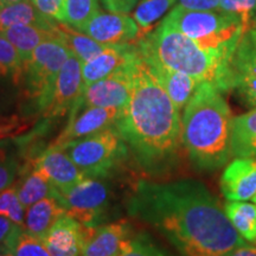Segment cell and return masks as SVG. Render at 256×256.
I'll use <instances>...</instances> for the list:
<instances>
[{
	"instance_id": "obj_35",
	"label": "cell",
	"mask_w": 256,
	"mask_h": 256,
	"mask_svg": "<svg viewBox=\"0 0 256 256\" xmlns=\"http://www.w3.org/2000/svg\"><path fill=\"white\" fill-rule=\"evenodd\" d=\"M31 121L28 118L0 116V142L8 138L20 136L31 128Z\"/></svg>"
},
{
	"instance_id": "obj_38",
	"label": "cell",
	"mask_w": 256,
	"mask_h": 256,
	"mask_svg": "<svg viewBox=\"0 0 256 256\" xmlns=\"http://www.w3.org/2000/svg\"><path fill=\"white\" fill-rule=\"evenodd\" d=\"M22 229L23 226L12 222L8 217L0 216V246L8 244L10 240Z\"/></svg>"
},
{
	"instance_id": "obj_20",
	"label": "cell",
	"mask_w": 256,
	"mask_h": 256,
	"mask_svg": "<svg viewBox=\"0 0 256 256\" xmlns=\"http://www.w3.org/2000/svg\"><path fill=\"white\" fill-rule=\"evenodd\" d=\"M66 209L60 200V196L44 198L28 206L25 212L23 228L25 232L43 241Z\"/></svg>"
},
{
	"instance_id": "obj_15",
	"label": "cell",
	"mask_w": 256,
	"mask_h": 256,
	"mask_svg": "<svg viewBox=\"0 0 256 256\" xmlns=\"http://www.w3.org/2000/svg\"><path fill=\"white\" fill-rule=\"evenodd\" d=\"M139 55L136 40L122 44H110L102 52L82 64V78L84 87L110 76L116 70L130 63Z\"/></svg>"
},
{
	"instance_id": "obj_3",
	"label": "cell",
	"mask_w": 256,
	"mask_h": 256,
	"mask_svg": "<svg viewBox=\"0 0 256 256\" xmlns=\"http://www.w3.org/2000/svg\"><path fill=\"white\" fill-rule=\"evenodd\" d=\"M232 120L223 92L214 83L200 82L182 119V140L194 168L215 171L229 162Z\"/></svg>"
},
{
	"instance_id": "obj_21",
	"label": "cell",
	"mask_w": 256,
	"mask_h": 256,
	"mask_svg": "<svg viewBox=\"0 0 256 256\" xmlns=\"http://www.w3.org/2000/svg\"><path fill=\"white\" fill-rule=\"evenodd\" d=\"M147 64L162 87L168 92L177 110L179 112L184 110L200 82L186 74L168 69L159 64L148 62Z\"/></svg>"
},
{
	"instance_id": "obj_26",
	"label": "cell",
	"mask_w": 256,
	"mask_h": 256,
	"mask_svg": "<svg viewBox=\"0 0 256 256\" xmlns=\"http://www.w3.org/2000/svg\"><path fill=\"white\" fill-rule=\"evenodd\" d=\"M224 210L241 238L249 244L256 246V204L229 202Z\"/></svg>"
},
{
	"instance_id": "obj_27",
	"label": "cell",
	"mask_w": 256,
	"mask_h": 256,
	"mask_svg": "<svg viewBox=\"0 0 256 256\" xmlns=\"http://www.w3.org/2000/svg\"><path fill=\"white\" fill-rule=\"evenodd\" d=\"M177 0H142L133 12V19L139 28L136 40H140L152 30L154 24L174 5Z\"/></svg>"
},
{
	"instance_id": "obj_28",
	"label": "cell",
	"mask_w": 256,
	"mask_h": 256,
	"mask_svg": "<svg viewBox=\"0 0 256 256\" xmlns=\"http://www.w3.org/2000/svg\"><path fill=\"white\" fill-rule=\"evenodd\" d=\"M24 63L14 44L0 34V78H11L18 84L23 81Z\"/></svg>"
},
{
	"instance_id": "obj_6",
	"label": "cell",
	"mask_w": 256,
	"mask_h": 256,
	"mask_svg": "<svg viewBox=\"0 0 256 256\" xmlns=\"http://www.w3.org/2000/svg\"><path fill=\"white\" fill-rule=\"evenodd\" d=\"M60 147L88 178L110 176L130 153L127 144L115 127Z\"/></svg>"
},
{
	"instance_id": "obj_13",
	"label": "cell",
	"mask_w": 256,
	"mask_h": 256,
	"mask_svg": "<svg viewBox=\"0 0 256 256\" xmlns=\"http://www.w3.org/2000/svg\"><path fill=\"white\" fill-rule=\"evenodd\" d=\"M78 30L106 46L130 43L136 40L139 34V28L133 17L126 14H104L101 11Z\"/></svg>"
},
{
	"instance_id": "obj_18",
	"label": "cell",
	"mask_w": 256,
	"mask_h": 256,
	"mask_svg": "<svg viewBox=\"0 0 256 256\" xmlns=\"http://www.w3.org/2000/svg\"><path fill=\"white\" fill-rule=\"evenodd\" d=\"M88 228L68 214L57 220L43 240L51 256H81Z\"/></svg>"
},
{
	"instance_id": "obj_7",
	"label": "cell",
	"mask_w": 256,
	"mask_h": 256,
	"mask_svg": "<svg viewBox=\"0 0 256 256\" xmlns=\"http://www.w3.org/2000/svg\"><path fill=\"white\" fill-rule=\"evenodd\" d=\"M72 55L60 40H50L36 48L25 64V95L40 114L46 107L60 70Z\"/></svg>"
},
{
	"instance_id": "obj_39",
	"label": "cell",
	"mask_w": 256,
	"mask_h": 256,
	"mask_svg": "<svg viewBox=\"0 0 256 256\" xmlns=\"http://www.w3.org/2000/svg\"><path fill=\"white\" fill-rule=\"evenodd\" d=\"M102 4L114 14H128L136 8L139 0H101Z\"/></svg>"
},
{
	"instance_id": "obj_37",
	"label": "cell",
	"mask_w": 256,
	"mask_h": 256,
	"mask_svg": "<svg viewBox=\"0 0 256 256\" xmlns=\"http://www.w3.org/2000/svg\"><path fill=\"white\" fill-rule=\"evenodd\" d=\"M179 6L191 11H220V0H178Z\"/></svg>"
},
{
	"instance_id": "obj_36",
	"label": "cell",
	"mask_w": 256,
	"mask_h": 256,
	"mask_svg": "<svg viewBox=\"0 0 256 256\" xmlns=\"http://www.w3.org/2000/svg\"><path fill=\"white\" fill-rule=\"evenodd\" d=\"M42 14L56 22H62L64 0H31Z\"/></svg>"
},
{
	"instance_id": "obj_22",
	"label": "cell",
	"mask_w": 256,
	"mask_h": 256,
	"mask_svg": "<svg viewBox=\"0 0 256 256\" xmlns=\"http://www.w3.org/2000/svg\"><path fill=\"white\" fill-rule=\"evenodd\" d=\"M14 44L22 57L24 66L28 62L36 48L44 42L60 40L56 25L54 28H44L40 25H17L0 32Z\"/></svg>"
},
{
	"instance_id": "obj_2",
	"label": "cell",
	"mask_w": 256,
	"mask_h": 256,
	"mask_svg": "<svg viewBox=\"0 0 256 256\" xmlns=\"http://www.w3.org/2000/svg\"><path fill=\"white\" fill-rule=\"evenodd\" d=\"M115 128L146 174L159 176L177 164L180 115L142 54L134 64L132 95Z\"/></svg>"
},
{
	"instance_id": "obj_5",
	"label": "cell",
	"mask_w": 256,
	"mask_h": 256,
	"mask_svg": "<svg viewBox=\"0 0 256 256\" xmlns=\"http://www.w3.org/2000/svg\"><path fill=\"white\" fill-rule=\"evenodd\" d=\"M165 19L206 50L234 52L244 31L240 18L220 11H191L177 5Z\"/></svg>"
},
{
	"instance_id": "obj_8",
	"label": "cell",
	"mask_w": 256,
	"mask_h": 256,
	"mask_svg": "<svg viewBox=\"0 0 256 256\" xmlns=\"http://www.w3.org/2000/svg\"><path fill=\"white\" fill-rule=\"evenodd\" d=\"M58 196L66 212L87 228L102 226L107 218L110 190L102 178H84Z\"/></svg>"
},
{
	"instance_id": "obj_43",
	"label": "cell",
	"mask_w": 256,
	"mask_h": 256,
	"mask_svg": "<svg viewBox=\"0 0 256 256\" xmlns=\"http://www.w3.org/2000/svg\"><path fill=\"white\" fill-rule=\"evenodd\" d=\"M254 23L256 24V11H255V14H254Z\"/></svg>"
},
{
	"instance_id": "obj_1",
	"label": "cell",
	"mask_w": 256,
	"mask_h": 256,
	"mask_svg": "<svg viewBox=\"0 0 256 256\" xmlns=\"http://www.w3.org/2000/svg\"><path fill=\"white\" fill-rule=\"evenodd\" d=\"M127 211L162 234L183 256H224L247 244L217 198L196 179L139 180Z\"/></svg>"
},
{
	"instance_id": "obj_29",
	"label": "cell",
	"mask_w": 256,
	"mask_h": 256,
	"mask_svg": "<svg viewBox=\"0 0 256 256\" xmlns=\"http://www.w3.org/2000/svg\"><path fill=\"white\" fill-rule=\"evenodd\" d=\"M98 12L100 8L98 0H64L60 23L78 30Z\"/></svg>"
},
{
	"instance_id": "obj_23",
	"label": "cell",
	"mask_w": 256,
	"mask_h": 256,
	"mask_svg": "<svg viewBox=\"0 0 256 256\" xmlns=\"http://www.w3.org/2000/svg\"><path fill=\"white\" fill-rule=\"evenodd\" d=\"M57 22L46 18L34 8L31 0L16 4H0V32L17 25H40L54 28Z\"/></svg>"
},
{
	"instance_id": "obj_33",
	"label": "cell",
	"mask_w": 256,
	"mask_h": 256,
	"mask_svg": "<svg viewBox=\"0 0 256 256\" xmlns=\"http://www.w3.org/2000/svg\"><path fill=\"white\" fill-rule=\"evenodd\" d=\"M220 11L236 16L248 28L254 23L256 0H220Z\"/></svg>"
},
{
	"instance_id": "obj_31",
	"label": "cell",
	"mask_w": 256,
	"mask_h": 256,
	"mask_svg": "<svg viewBox=\"0 0 256 256\" xmlns=\"http://www.w3.org/2000/svg\"><path fill=\"white\" fill-rule=\"evenodd\" d=\"M5 247L14 256H51L44 242L28 234L24 228L19 230Z\"/></svg>"
},
{
	"instance_id": "obj_25",
	"label": "cell",
	"mask_w": 256,
	"mask_h": 256,
	"mask_svg": "<svg viewBox=\"0 0 256 256\" xmlns=\"http://www.w3.org/2000/svg\"><path fill=\"white\" fill-rule=\"evenodd\" d=\"M56 30L60 40L72 51V55L78 57L82 64L94 58L108 46L106 44L98 43L92 37H89L88 34H86L84 32L70 26L68 24L57 22Z\"/></svg>"
},
{
	"instance_id": "obj_24",
	"label": "cell",
	"mask_w": 256,
	"mask_h": 256,
	"mask_svg": "<svg viewBox=\"0 0 256 256\" xmlns=\"http://www.w3.org/2000/svg\"><path fill=\"white\" fill-rule=\"evenodd\" d=\"M232 151L236 158L256 156V108L234 118Z\"/></svg>"
},
{
	"instance_id": "obj_14",
	"label": "cell",
	"mask_w": 256,
	"mask_h": 256,
	"mask_svg": "<svg viewBox=\"0 0 256 256\" xmlns=\"http://www.w3.org/2000/svg\"><path fill=\"white\" fill-rule=\"evenodd\" d=\"M32 162L42 174L46 176V178L58 192L66 191L87 178L60 146H48Z\"/></svg>"
},
{
	"instance_id": "obj_4",
	"label": "cell",
	"mask_w": 256,
	"mask_h": 256,
	"mask_svg": "<svg viewBox=\"0 0 256 256\" xmlns=\"http://www.w3.org/2000/svg\"><path fill=\"white\" fill-rule=\"evenodd\" d=\"M136 42L146 62L186 74L200 82H211L223 92L232 89L229 64L234 52L203 49L166 19Z\"/></svg>"
},
{
	"instance_id": "obj_40",
	"label": "cell",
	"mask_w": 256,
	"mask_h": 256,
	"mask_svg": "<svg viewBox=\"0 0 256 256\" xmlns=\"http://www.w3.org/2000/svg\"><path fill=\"white\" fill-rule=\"evenodd\" d=\"M224 256H256V246L247 243V244L234 249Z\"/></svg>"
},
{
	"instance_id": "obj_19",
	"label": "cell",
	"mask_w": 256,
	"mask_h": 256,
	"mask_svg": "<svg viewBox=\"0 0 256 256\" xmlns=\"http://www.w3.org/2000/svg\"><path fill=\"white\" fill-rule=\"evenodd\" d=\"M14 186L25 209L44 198L58 194V191L51 184L46 176L42 174L32 162H24Z\"/></svg>"
},
{
	"instance_id": "obj_11",
	"label": "cell",
	"mask_w": 256,
	"mask_h": 256,
	"mask_svg": "<svg viewBox=\"0 0 256 256\" xmlns=\"http://www.w3.org/2000/svg\"><path fill=\"white\" fill-rule=\"evenodd\" d=\"M84 88L82 63L72 55L57 75L46 107L40 113L42 118L52 121L66 116L81 100Z\"/></svg>"
},
{
	"instance_id": "obj_9",
	"label": "cell",
	"mask_w": 256,
	"mask_h": 256,
	"mask_svg": "<svg viewBox=\"0 0 256 256\" xmlns=\"http://www.w3.org/2000/svg\"><path fill=\"white\" fill-rule=\"evenodd\" d=\"M138 57L139 55L106 78L86 87L81 100L75 106L124 110L132 95L134 64Z\"/></svg>"
},
{
	"instance_id": "obj_17",
	"label": "cell",
	"mask_w": 256,
	"mask_h": 256,
	"mask_svg": "<svg viewBox=\"0 0 256 256\" xmlns=\"http://www.w3.org/2000/svg\"><path fill=\"white\" fill-rule=\"evenodd\" d=\"M220 191L228 202H246L256 196V156L236 158L220 177Z\"/></svg>"
},
{
	"instance_id": "obj_42",
	"label": "cell",
	"mask_w": 256,
	"mask_h": 256,
	"mask_svg": "<svg viewBox=\"0 0 256 256\" xmlns=\"http://www.w3.org/2000/svg\"><path fill=\"white\" fill-rule=\"evenodd\" d=\"M20 2H24V0H0V4H16Z\"/></svg>"
},
{
	"instance_id": "obj_16",
	"label": "cell",
	"mask_w": 256,
	"mask_h": 256,
	"mask_svg": "<svg viewBox=\"0 0 256 256\" xmlns=\"http://www.w3.org/2000/svg\"><path fill=\"white\" fill-rule=\"evenodd\" d=\"M130 226L124 220L88 228L81 256H120L130 242Z\"/></svg>"
},
{
	"instance_id": "obj_44",
	"label": "cell",
	"mask_w": 256,
	"mask_h": 256,
	"mask_svg": "<svg viewBox=\"0 0 256 256\" xmlns=\"http://www.w3.org/2000/svg\"><path fill=\"white\" fill-rule=\"evenodd\" d=\"M252 202H255V204H256V196H255L254 198H252Z\"/></svg>"
},
{
	"instance_id": "obj_12",
	"label": "cell",
	"mask_w": 256,
	"mask_h": 256,
	"mask_svg": "<svg viewBox=\"0 0 256 256\" xmlns=\"http://www.w3.org/2000/svg\"><path fill=\"white\" fill-rule=\"evenodd\" d=\"M122 110L104 107H78L75 106L70 112L66 126L60 132L54 146H63L68 142H78L94 134L115 127Z\"/></svg>"
},
{
	"instance_id": "obj_30",
	"label": "cell",
	"mask_w": 256,
	"mask_h": 256,
	"mask_svg": "<svg viewBox=\"0 0 256 256\" xmlns=\"http://www.w3.org/2000/svg\"><path fill=\"white\" fill-rule=\"evenodd\" d=\"M23 164L17 147L14 150L10 145L0 142V192L16 183Z\"/></svg>"
},
{
	"instance_id": "obj_32",
	"label": "cell",
	"mask_w": 256,
	"mask_h": 256,
	"mask_svg": "<svg viewBox=\"0 0 256 256\" xmlns=\"http://www.w3.org/2000/svg\"><path fill=\"white\" fill-rule=\"evenodd\" d=\"M25 212H26V209L19 200L14 185L0 192V216L8 217L12 222L23 226Z\"/></svg>"
},
{
	"instance_id": "obj_34",
	"label": "cell",
	"mask_w": 256,
	"mask_h": 256,
	"mask_svg": "<svg viewBox=\"0 0 256 256\" xmlns=\"http://www.w3.org/2000/svg\"><path fill=\"white\" fill-rule=\"evenodd\" d=\"M120 256H168L145 234L136 235L128 242Z\"/></svg>"
},
{
	"instance_id": "obj_10",
	"label": "cell",
	"mask_w": 256,
	"mask_h": 256,
	"mask_svg": "<svg viewBox=\"0 0 256 256\" xmlns=\"http://www.w3.org/2000/svg\"><path fill=\"white\" fill-rule=\"evenodd\" d=\"M230 87L246 104L256 108V24L246 28L229 64Z\"/></svg>"
},
{
	"instance_id": "obj_41",
	"label": "cell",
	"mask_w": 256,
	"mask_h": 256,
	"mask_svg": "<svg viewBox=\"0 0 256 256\" xmlns=\"http://www.w3.org/2000/svg\"><path fill=\"white\" fill-rule=\"evenodd\" d=\"M0 256H14V254L10 252V249L8 247H5V246H0Z\"/></svg>"
}]
</instances>
